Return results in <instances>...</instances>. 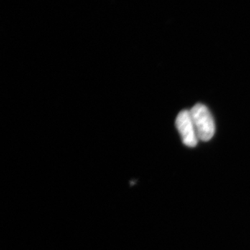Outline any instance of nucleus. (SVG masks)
Segmentation results:
<instances>
[{
	"label": "nucleus",
	"instance_id": "obj_2",
	"mask_svg": "<svg viewBox=\"0 0 250 250\" xmlns=\"http://www.w3.org/2000/svg\"><path fill=\"white\" fill-rule=\"evenodd\" d=\"M175 124L184 144L189 147H195L198 143L199 139L190 111L183 110L179 112L176 118Z\"/></svg>",
	"mask_w": 250,
	"mask_h": 250
},
{
	"label": "nucleus",
	"instance_id": "obj_1",
	"mask_svg": "<svg viewBox=\"0 0 250 250\" xmlns=\"http://www.w3.org/2000/svg\"><path fill=\"white\" fill-rule=\"evenodd\" d=\"M190 113L198 139L205 142L210 141L215 134V126L209 110L205 105L197 104Z\"/></svg>",
	"mask_w": 250,
	"mask_h": 250
}]
</instances>
